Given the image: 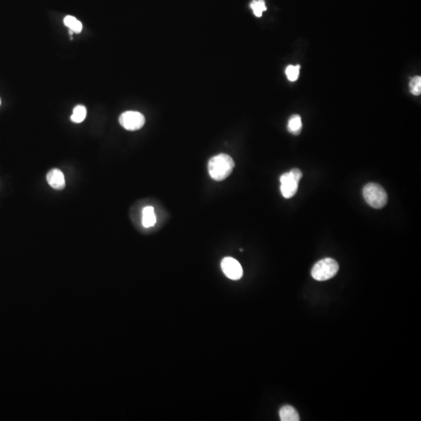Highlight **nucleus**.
I'll return each mask as SVG.
<instances>
[{"mask_svg": "<svg viewBox=\"0 0 421 421\" xmlns=\"http://www.w3.org/2000/svg\"><path fill=\"white\" fill-rule=\"evenodd\" d=\"M288 131L292 134H299L302 129V121L299 115H293L289 118Z\"/></svg>", "mask_w": 421, "mask_h": 421, "instance_id": "9d476101", "label": "nucleus"}, {"mask_svg": "<svg viewBox=\"0 0 421 421\" xmlns=\"http://www.w3.org/2000/svg\"><path fill=\"white\" fill-rule=\"evenodd\" d=\"M234 166L233 159L229 155L219 154L209 160L208 172L214 181H222L230 175Z\"/></svg>", "mask_w": 421, "mask_h": 421, "instance_id": "f257e3e1", "label": "nucleus"}, {"mask_svg": "<svg viewBox=\"0 0 421 421\" xmlns=\"http://www.w3.org/2000/svg\"><path fill=\"white\" fill-rule=\"evenodd\" d=\"M86 115V108L84 105H78L74 108V112H73L71 119L73 122L80 124L85 119Z\"/></svg>", "mask_w": 421, "mask_h": 421, "instance_id": "f8f14e48", "label": "nucleus"}, {"mask_svg": "<svg viewBox=\"0 0 421 421\" xmlns=\"http://www.w3.org/2000/svg\"><path fill=\"white\" fill-rule=\"evenodd\" d=\"M279 416L282 421H299V416L297 411L291 406H285L281 408Z\"/></svg>", "mask_w": 421, "mask_h": 421, "instance_id": "1a4fd4ad", "label": "nucleus"}, {"mask_svg": "<svg viewBox=\"0 0 421 421\" xmlns=\"http://www.w3.org/2000/svg\"><path fill=\"white\" fill-rule=\"evenodd\" d=\"M363 195L367 203L374 208H382L387 205L388 195L381 185L370 183L364 188Z\"/></svg>", "mask_w": 421, "mask_h": 421, "instance_id": "f03ea898", "label": "nucleus"}, {"mask_svg": "<svg viewBox=\"0 0 421 421\" xmlns=\"http://www.w3.org/2000/svg\"><path fill=\"white\" fill-rule=\"evenodd\" d=\"M339 264L332 258H325L315 264L311 275L317 281H326L333 278L339 272Z\"/></svg>", "mask_w": 421, "mask_h": 421, "instance_id": "7ed1b4c3", "label": "nucleus"}, {"mask_svg": "<svg viewBox=\"0 0 421 421\" xmlns=\"http://www.w3.org/2000/svg\"><path fill=\"white\" fill-rule=\"evenodd\" d=\"M0 104H1V101H0Z\"/></svg>", "mask_w": 421, "mask_h": 421, "instance_id": "f3484780", "label": "nucleus"}, {"mask_svg": "<svg viewBox=\"0 0 421 421\" xmlns=\"http://www.w3.org/2000/svg\"><path fill=\"white\" fill-rule=\"evenodd\" d=\"M156 223V217L153 207L148 206L143 209L142 225L145 228L154 226Z\"/></svg>", "mask_w": 421, "mask_h": 421, "instance_id": "6e6552de", "label": "nucleus"}, {"mask_svg": "<svg viewBox=\"0 0 421 421\" xmlns=\"http://www.w3.org/2000/svg\"><path fill=\"white\" fill-rule=\"evenodd\" d=\"M409 90L413 95H420L421 94V78L419 76H415L409 82Z\"/></svg>", "mask_w": 421, "mask_h": 421, "instance_id": "2eb2a0df", "label": "nucleus"}, {"mask_svg": "<svg viewBox=\"0 0 421 421\" xmlns=\"http://www.w3.org/2000/svg\"><path fill=\"white\" fill-rule=\"evenodd\" d=\"M299 70H300L299 65L288 66L285 69V75L287 77L288 80L292 82L296 81L299 78Z\"/></svg>", "mask_w": 421, "mask_h": 421, "instance_id": "4468645a", "label": "nucleus"}, {"mask_svg": "<svg viewBox=\"0 0 421 421\" xmlns=\"http://www.w3.org/2000/svg\"><path fill=\"white\" fill-rule=\"evenodd\" d=\"M119 124L128 131H138L145 124V118L141 112L128 111L119 116Z\"/></svg>", "mask_w": 421, "mask_h": 421, "instance_id": "20e7f679", "label": "nucleus"}, {"mask_svg": "<svg viewBox=\"0 0 421 421\" xmlns=\"http://www.w3.org/2000/svg\"><path fill=\"white\" fill-rule=\"evenodd\" d=\"M280 191L285 198H291L296 195L299 181L294 178L291 172L282 174L280 177Z\"/></svg>", "mask_w": 421, "mask_h": 421, "instance_id": "423d86ee", "label": "nucleus"}, {"mask_svg": "<svg viewBox=\"0 0 421 421\" xmlns=\"http://www.w3.org/2000/svg\"><path fill=\"white\" fill-rule=\"evenodd\" d=\"M47 181L52 188L55 190H63L66 186L65 177L59 169L53 168L47 174Z\"/></svg>", "mask_w": 421, "mask_h": 421, "instance_id": "0eeeda50", "label": "nucleus"}, {"mask_svg": "<svg viewBox=\"0 0 421 421\" xmlns=\"http://www.w3.org/2000/svg\"><path fill=\"white\" fill-rule=\"evenodd\" d=\"M221 268L225 276L232 280H239L244 275V270L239 262L230 257L222 259Z\"/></svg>", "mask_w": 421, "mask_h": 421, "instance_id": "39448f33", "label": "nucleus"}, {"mask_svg": "<svg viewBox=\"0 0 421 421\" xmlns=\"http://www.w3.org/2000/svg\"><path fill=\"white\" fill-rule=\"evenodd\" d=\"M64 24L75 33L81 32L83 29L82 24L72 16H67L64 18Z\"/></svg>", "mask_w": 421, "mask_h": 421, "instance_id": "9b49d317", "label": "nucleus"}, {"mask_svg": "<svg viewBox=\"0 0 421 421\" xmlns=\"http://www.w3.org/2000/svg\"><path fill=\"white\" fill-rule=\"evenodd\" d=\"M250 7L253 10L254 14L258 18H261L263 12L267 11V7L264 0H253Z\"/></svg>", "mask_w": 421, "mask_h": 421, "instance_id": "ddd939ff", "label": "nucleus"}, {"mask_svg": "<svg viewBox=\"0 0 421 421\" xmlns=\"http://www.w3.org/2000/svg\"><path fill=\"white\" fill-rule=\"evenodd\" d=\"M290 172L292 174V175H293L294 178L299 182V181H300L301 178H302L303 176L302 171H301L300 169H299V168H293V169H292Z\"/></svg>", "mask_w": 421, "mask_h": 421, "instance_id": "dca6fc26", "label": "nucleus"}]
</instances>
